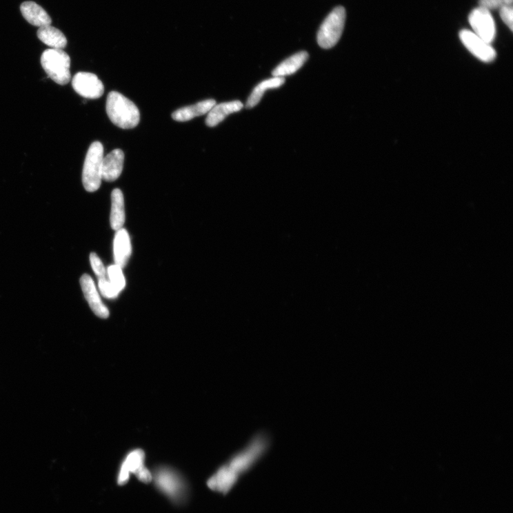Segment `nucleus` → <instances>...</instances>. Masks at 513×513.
Masks as SVG:
<instances>
[{
    "mask_svg": "<svg viewBox=\"0 0 513 513\" xmlns=\"http://www.w3.org/2000/svg\"><path fill=\"white\" fill-rule=\"evenodd\" d=\"M243 108V104L240 101H232L216 104L208 113L205 123L209 127L218 125L228 115L240 112Z\"/></svg>",
    "mask_w": 513,
    "mask_h": 513,
    "instance_id": "ddd939ff",
    "label": "nucleus"
},
{
    "mask_svg": "<svg viewBox=\"0 0 513 513\" xmlns=\"http://www.w3.org/2000/svg\"><path fill=\"white\" fill-rule=\"evenodd\" d=\"M107 275L112 285L121 292L125 286V280L122 268L117 265H111L106 270Z\"/></svg>",
    "mask_w": 513,
    "mask_h": 513,
    "instance_id": "aec40b11",
    "label": "nucleus"
},
{
    "mask_svg": "<svg viewBox=\"0 0 513 513\" xmlns=\"http://www.w3.org/2000/svg\"><path fill=\"white\" fill-rule=\"evenodd\" d=\"M99 288L101 294L108 299L117 298L120 293L107 278L99 279Z\"/></svg>",
    "mask_w": 513,
    "mask_h": 513,
    "instance_id": "412c9836",
    "label": "nucleus"
},
{
    "mask_svg": "<svg viewBox=\"0 0 513 513\" xmlns=\"http://www.w3.org/2000/svg\"><path fill=\"white\" fill-rule=\"evenodd\" d=\"M20 10L28 23L39 28L50 26L52 18L48 12L34 2H25L21 5Z\"/></svg>",
    "mask_w": 513,
    "mask_h": 513,
    "instance_id": "4468645a",
    "label": "nucleus"
},
{
    "mask_svg": "<svg viewBox=\"0 0 513 513\" xmlns=\"http://www.w3.org/2000/svg\"><path fill=\"white\" fill-rule=\"evenodd\" d=\"M37 37L41 41L52 49L63 50L68 45L66 35L51 25L39 28Z\"/></svg>",
    "mask_w": 513,
    "mask_h": 513,
    "instance_id": "f3484780",
    "label": "nucleus"
},
{
    "mask_svg": "<svg viewBox=\"0 0 513 513\" xmlns=\"http://www.w3.org/2000/svg\"><path fill=\"white\" fill-rule=\"evenodd\" d=\"M216 104V100H204L194 105L183 107V108L177 110L172 114V118L177 121H188L208 114Z\"/></svg>",
    "mask_w": 513,
    "mask_h": 513,
    "instance_id": "2eb2a0df",
    "label": "nucleus"
},
{
    "mask_svg": "<svg viewBox=\"0 0 513 513\" xmlns=\"http://www.w3.org/2000/svg\"><path fill=\"white\" fill-rule=\"evenodd\" d=\"M90 263L99 279L106 278L107 272L99 256L94 252L90 254Z\"/></svg>",
    "mask_w": 513,
    "mask_h": 513,
    "instance_id": "4be33fe9",
    "label": "nucleus"
},
{
    "mask_svg": "<svg viewBox=\"0 0 513 513\" xmlns=\"http://www.w3.org/2000/svg\"><path fill=\"white\" fill-rule=\"evenodd\" d=\"M70 63V56L62 50H47L41 57V66L48 77L62 86L71 79Z\"/></svg>",
    "mask_w": 513,
    "mask_h": 513,
    "instance_id": "f03ea898",
    "label": "nucleus"
},
{
    "mask_svg": "<svg viewBox=\"0 0 513 513\" xmlns=\"http://www.w3.org/2000/svg\"><path fill=\"white\" fill-rule=\"evenodd\" d=\"M468 21L474 33L489 44L494 41L496 28L494 19L488 10L479 6L470 14Z\"/></svg>",
    "mask_w": 513,
    "mask_h": 513,
    "instance_id": "423d86ee",
    "label": "nucleus"
},
{
    "mask_svg": "<svg viewBox=\"0 0 513 513\" xmlns=\"http://www.w3.org/2000/svg\"><path fill=\"white\" fill-rule=\"evenodd\" d=\"M513 0H479V6L490 11L512 6Z\"/></svg>",
    "mask_w": 513,
    "mask_h": 513,
    "instance_id": "5701e85b",
    "label": "nucleus"
},
{
    "mask_svg": "<svg viewBox=\"0 0 513 513\" xmlns=\"http://www.w3.org/2000/svg\"><path fill=\"white\" fill-rule=\"evenodd\" d=\"M459 37L465 48L483 62L494 61L497 56L495 49L472 31L463 30Z\"/></svg>",
    "mask_w": 513,
    "mask_h": 513,
    "instance_id": "0eeeda50",
    "label": "nucleus"
},
{
    "mask_svg": "<svg viewBox=\"0 0 513 513\" xmlns=\"http://www.w3.org/2000/svg\"><path fill=\"white\" fill-rule=\"evenodd\" d=\"M152 476L156 485L168 498L177 503L184 501L187 496V485L174 470L161 467Z\"/></svg>",
    "mask_w": 513,
    "mask_h": 513,
    "instance_id": "7ed1b4c3",
    "label": "nucleus"
},
{
    "mask_svg": "<svg viewBox=\"0 0 513 513\" xmlns=\"http://www.w3.org/2000/svg\"><path fill=\"white\" fill-rule=\"evenodd\" d=\"M124 199L122 191L116 188L112 194V210L110 215V223L114 230L123 228L125 223Z\"/></svg>",
    "mask_w": 513,
    "mask_h": 513,
    "instance_id": "a211bd4d",
    "label": "nucleus"
},
{
    "mask_svg": "<svg viewBox=\"0 0 513 513\" xmlns=\"http://www.w3.org/2000/svg\"><path fill=\"white\" fill-rule=\"evenodd\" d=\"M144 461L145 454L140 449L128 454L121 466L118 476L119 485H125L130 479V474H134L138 477L146 468Z\"/></svg>",
    "mask_w": 513,
    "mask_h": 513,
    "instance_id": "9d476101",
    "label": "nucleus"
},
{
    "mask_svg": "<svg viewBox=\"0 0 513 513\" xmlns=\"http://www.w3.org/2000/svg\"><path fill=\"white\" fill-rule=\"evenodd\" d=\"M124 154L121 149H115L103 157L102 163V180L113 182L117 180L123 171Z\"/></svg>",
    "mask_w": 513,
    "mask_h": 513,
    "instance_id": "9b49d317",
    "label": "nucleus"
},
{
    "mask_svg": "<svg viewBox=\"0 0 513 513\" xmlns=\"http://www.w3.org/2000/svg\"><path fill=\"white\" fill-rule=\"evenodd\" d=\"M309 58L307 52H299L283 61L272 72L274 77L290 76L301 69Z\"/></svg>",
    "mask_w": 513,
    "mask_h": 513,
    "instance_id": "dca6fc26",
    "label": "nucleus"
},
{
    "mask_svg": "<svg viewBox=\"0 0 513 513\" xmlns=\"http://www.w3.org/2000/svg\"><path fill=\"white\" fill-rule=\"evenodd\" d=\"M285 78L273 77L256 85L248 99L247 108H253L259 103L267 90L279 88L285 83Z\"/></svg>",
    "mask_w": 513,
    "mask_h": 513,
    "instance_id": "6ab92c4d",
    "label": "nucleus"
},
{
    "mask_svg": "<svg viewBox=\"0 0 513 513\" xmlns=\"http://www.w3.org/2000/svg\"><path fill=\"white\" fill-rule=\"evenodd\" d=\"M80 284L86 299H87L94 313L101 319L110 316V311L101 301L95 283L88 274H84L80 279Z\"/></svg>",
    "mask_w": 513,
    "mask_h": 513,
    "instance_id": "1a4fd4ad",
    "label": "nucleus"
},
{
    "mask_svg": "<svg viewBox=\"0 0 513 513\" xmlns=\"http://www.w3.org/2000/svg\"><path fill=\"white\" fill-rule=\"evenodd\" d=\"M106 112L112 122L123 130H131L140 122L138 107L117 92H112L107 97Z\"/></svg>",
    "mask_w": 513,
    "mask_h": 513,
    "instance_id": "f257e3e1",
    "label": "nucleus"
},
{
    "mask_svg": "<svg viewBox=\"0 0 513 513\" xmlns=\"http://www.w3.org/2000/svg\"><path fill=\"white\" fill-rule=\"evenodd\" d=\"M72 87L78 94L86 99H99L104 92L101 81L96 74L89 72L77 73L73 78Z\"/></svg>",
    "mask_w": 513,
    "mask_h": 513,
    "instance_id": "6e6552de",
    "label": "nucleus"
},
{
    "mask_svg": "<svg viewBox=\"0 0 513 513\" xmlns=\"http://www.w3.org/2000/svg\"><path fill=\"white\" fill-rule=\"evenodd\" d=\"M103 157V145L99 141L94 142L86 157L82 172L83 185L88 192H95L101 186Z\"/></svg>",
    "mask_w": 513,
    "mask_h": 513,
    "instance_id": "20e7f679",
    "label": "nucleus"
},
{
    "mask_svg": "<svg viewBox=\"0 0 513 513\" xmlns=\"http://www.w3.org/2000/svg\"><path fill=\"white\" fill-rule=\"evenodd\" d=\"M346 10L343 7L335 8L326 17L317 33L318 45L323 49L334 47L343 32Z\"/></svg>",
    "mask_w": 513,
    "mask_h": 513,
    "instance_id": "39448f33",
    "label": "nucleus"
},
{
    "mask_svg": "<svg viewBox=\"0 0 513 513\" xmlns=\"http://www.w3.org/2000/svg\"><path fill=\"white\" fill-rule=\"evenodd\" d=\"M500 16L511 32L513 29V9L512 6L500 9Z\"/></svg>",
    "mask_w": 513,
    "mask_h": 513,
    "instance_id": "b1692460",
    "label": "nucleus"
},
{
    "mask_svg": "<svg viewBox=\"0 0 513 513\" xmlns=\"http://www.w3.org/2000/svg\"><path fill=\"white\" fill-rule=\"evenodd\" d=\"M132 244L127 230L121 228L117 231L114 240V256L115 265L124 268L132 254Z\"/></svg>",
    "mask_w": 513,
    "mask_h": 513,
    "instance_id": "f8f14e48",
    "label": "nucleus"
}]
</instances>
